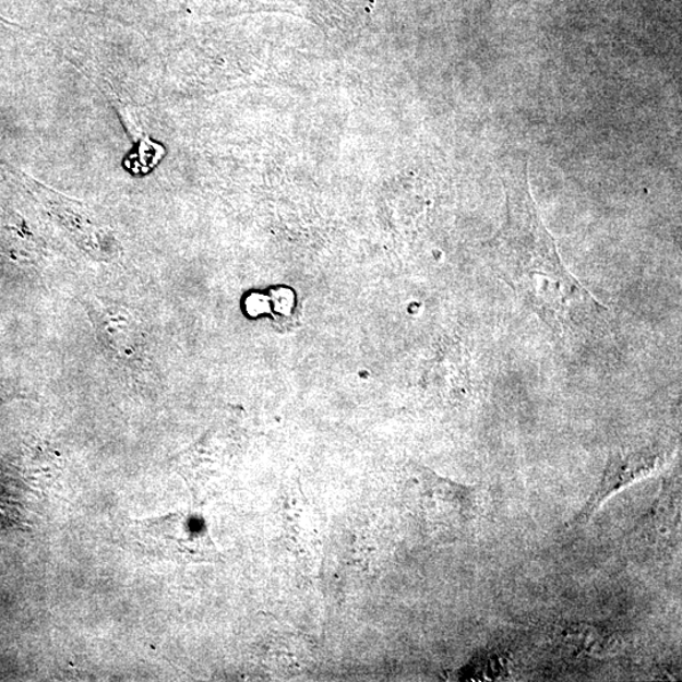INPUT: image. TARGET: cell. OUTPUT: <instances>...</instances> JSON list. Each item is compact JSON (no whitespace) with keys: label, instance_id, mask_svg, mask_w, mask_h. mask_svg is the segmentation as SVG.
<instances>
[{"label":"cell","instance_id":"6da1fadb","mask_svg":"<svg viewBox=\"0 0 682 682\" xmlns=\"http://www.w3.org/2000/svg\"><path fill=\"white\" fill-rule=\"evenodd\" d=\"M663 448L654 446L617 448L609 454L603 475L583 508L570 521L567 528L590 523L603 504L622 489L653 476L663 467L668 455Z\"/></svg>","mask_w":682,"mask_h":682},{"label":"cell","instance_id":"7a4b0ae2","mask_svg":"<svg viewBox=\"0 0 682 682\" xmlns=\"http://www.w3.org/2000/svg\"><path fill=\"white\" fill-rule=\"evenodd\" d=\"M421 481L423 511L432 523L462 533L476 523L479 488L454 483L430 471L423 472Z\"/></svg>","mask_w":682,"mask_h":682},{"label":"cell","instance_id":"3957f363","mask_svg":"<svg viewBox=\"0 0 682 682\" xmlns=\"http://www.w3.org/2000/svg\"><path fill=\"white\" fill-rule=\"evenodd\" d=\"M117 308H101L94 311L95 320L99 321V327L108 343L123 355H130L136 344V328L130 314Z\"/></svg>","mask_w":682,"mask_h":682},{"label":"cell","instance_id":"277c9868","mask_svg":"<svg viewBox=\"0 0 682 682\" xmlns=\"http://www.w3.org/2000/svg\"><path fill=\"white\" fill-rule=\"evenodd\" d=\"M508 657L496 651H481L464 666L462 681H489L508 677Z\"/></svg>","mask_w":682,"mask_h":682}]
</instances>
